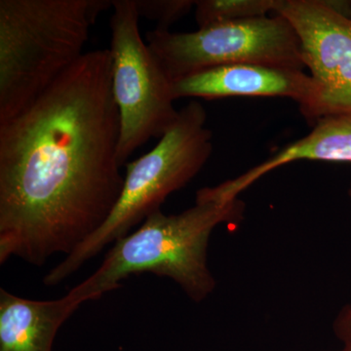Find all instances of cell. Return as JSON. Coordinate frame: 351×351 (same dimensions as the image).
I'll return each mask as SVG.
<instances>
[{"label": "cell", "instance_id": "13", "mask_svg": "<svg viewBox=\"0 0 351 351\" xmlns=\"http://www.w3.org/2000/svg\"><path fill=\"white\" fill-rule=\"evenodd\" d=\"M332 328L335 335L343 343L341 351H351V302L341 309Z\"/></svg>", "mask_w": 351, "mask_h": 351}, {"label": "cell", "instance_id": "4", "mask_svg": "<svg viewBox=\"0 0 351 351\" xmlns=\"http://www.w3.org/2000/svg\"><path fill=\"white\" fill-rule=\"evenodd\" d=\"M207 112L189 101L149 154L127 164L121 195L100 230L50 270L43 284L53 287L73 276L108 245L123 239L149 215L160 210L168 195L184 188L206 164L213 152Z\"/></svg>", "mask_w": 351, "mask_h": 351}, {"label": "cell", "instance_id": "12", "mask_svg": "<svg viewBox=\"0 0 351 351\" xmlns=\"http://www.w3.org/2000/svg\"><path fill=\"white\" fill-rule=\"evenodd\" d=\"M136 8L141 17L156 23V29H169L195 6L191 0H135Z\"/></svg>", "mask_w": 351, "mask_h": 351}, {"label": "cell", "instance_id": "11", "mask_svg": "<svg viewBox=\"0 0 351 351\" xmlns=\"http://www.w3.org/2000/svg\"><path fill=\"white\" fill-rule=\"evenodd\" d=\"M276 0H199L195 20L199 29L223 23L265 17L274 12Z\"/></svg>", "mask_w": 351, "mask_h": 351}, {"label": "cell", "instance_id": "1", "mask_svg": "<svg viewBox=\"0 0 351 351\" xmlns=\"http://www.w3.org/2000/svg\"><path fill=\"white\" fill-rule=\"evenodd\" d=\"M110 49L85 52L0 122V265L66 257L106 223L124 184Z\"/></svg>", "mask_w": 351, "mask_h": 351}, {"label": "cell", "instance_id": "7", "mask_svg": "<svg viewBox=\"0 0 351 351\" xmlns=\"http://www.w3.org/2000/svg\"><path fill=\"white\" fill-rule=\"evenodd\" d=\"M274 13L294 27L317 87L306 121L351 114V1L276 0Z\"/></svg>", "mask_w": 351, "mask_h": 351}, {"label": "cell", "instance_id": "14", "mask_svg": "<svg viewBox=\"0 0 351 351\" xmlns=\"http://www.w3.org/2000/svg\"><path fill=\"white\" fill-rule=\"evenodd\" d=\"M348 196H350V200H351V184L350 186V189H348Z\"/></svg>", "mask_w": 351, "mask_h": 351}, {"label": "cell", "instance_id": "5", "mask_svg": "<svg viewBox=\"0 0 351 351\" xmlns=\"http://www.w3.org/2000/svg\"><path fill=\"white\" fill-rule=\"evenodd\" d=\"M145 38L172 82L225 64L306 68L297 32L278 14L209 25L193 32L156 29Z\"/></svg>", "mask_w": 351, "mask_h": 351}, {"label": "cell", "instance_id": "2", "mask_svg": "<svg viewBox=\"0 0 351 351\" xmlns=\"http://www.w3.org/2000/svg\"><path fill=\"white\" fill-rule=\"evenodd\" d=\"M244 210L239 198L196 202L177 215L157 210L114 242L96 271L69 292L84 304L121 287L129 276L152 274L172 279L193 302H202L216 288L207 265L210 237L221 223L239 225Z\"/></svg>", "mask_w": 351, "mask_h": 351}, {"label": "cell", "instance_id": "8", "mask_svg": "<svg viewBox=\"0 0 351 351\" xmlns=\"http://www.w3.org/2000/svg\"><path fill=\"white\" fill-rule=\"evenodd\" d=\"M174 100L230 97H284L297 101L306 119L317 97L313 77L300 69L258 64H234L203 69L176 80Z\"/></svg>", "mask_w": 351, "mask_h": 351}, {"label": "cell", "instance_id": "6", "mask_svg": "<svg viewBox=\"0 0 351 351\" xmlns=\"http://www.w3.org/2000/svg\"><path fill=\"white\" fill-rule=\"evenodd\" d=\"M112 7V94L120 120L117 158L123 166L149 138L162 137L179 112L173 82L141 36L135 0H113Z\"/></svg>", "mask_w": 351, "mask_h": 351}, {"label": "cell", "instance_id": "9", "mask_svg": "<svg viewBox=\"0 0 351 351\" xmlns=\"http://www.w3.org/2000/svg\"><path fill=\"white\" fill-rule=\"evenodd\" d=\"M306 137L288 145L244 174L210 188L211 199L228 203L267 173L299 160L351 162V114L331 115L316 121Z\"/></svg>", "mask_w": 351, "mask_h": 351}, {"label": "cell", "instance_id": "3", "mask_svg": "<svg viewBox=\"0 0 351 351\" xmlns=\"http://www.w3.org/2000/svg\"><path fill=\"white\" fill-rule=\"evenodd\" d=\"M107 0L0 1V122L15 117L85 54Z\"/></svg>", "mask_w": 351, "mask_h": 351}, {"label": "cell", "instance_id": "10", "mask_svg": "<svg viewBox=\"0 0 351 351\" xmlns=\"http://www.w3.org/2000/svg\"><path fill=\"white\" fill-rule=\"evenodd\" d=\"M82 304L71 292L34 301L0 289V351H53L60 328Z\"/></svg>", "mask_w": 351, "mask_h": 351}]
</instances>
